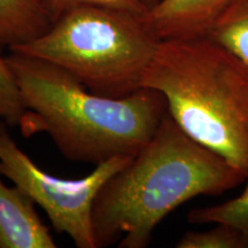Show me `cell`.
Instances as JSON below:
<instances>
[{
    "mask_svg": "<svg viewBox=\"0 0 248 248\" xmlns=\"http://www.w3.org/2000/svg\"><path fill=\"white\" fill-rule=\"evenodd\" d=\"M207 37L248 67V0H233L213 24Z\"/></svg>",
    "mask_w": 248,
    "mask_h": 248,
    "instance_id": "obj_9",
    "label": "cell"
},
{
    "mask_svg": "<svg viewBox=\"0 0 248 248\" xmlns=\"http://www.w3.org/2000/svg\"><path fill=\"white\" fill-rule=\"evenodd\" d=\"M27 116L20 86L7 58L0 52V121L8 126H22Z\"/></svg>",
    "mask_w": 248,
    "mask_h": 248,
    "instance_id": "obj_11",
    "label": "cell"
},
{
    "mask_svg": "<svg viewBox=\"0 0 248 248\" xmlns=\"http://www.w3.org/2000/svg\"><path fill=\"white\" fill-rule=\"evenodd\" d=\"M44 2L51 14L52 21L58 18L67 9L83 5L122 9L139 15H144L147 12L139 0H44Z\"/></svg>",
    "mask_w": 248,
    "mask_h": 248,
    "instance_id": "obj_13",
    "label": "cell"
},
{
    "mask_svg": "<svg viewBox=\"0 0 248 248\" xmlns=\"http://www.w3.org/2000/svg\"><path fill=\"white\" fill-rule=\"evenodd\" d=\"M52 21L44 0H0V44H24L44 33Z\"/></svg>",
    "mask_w": 248,
    "mask_h": 248,
    "instance_id": "obj_8",
    "label": "cell"
},
{
    "mask_svg": "<svg viewBox=\"0 0 248 248\" xmlns=\"http://www.w3.org/2000/svg\"><path fill=\"white\" fill-rule=\"evenodd\" d=\"M233 0H160L142 15L159 40L207 36Z\"/></svg>",
    "mask_w": 248,
    "mask_h": 248,
    "instance_id": "obj_6",
    "label": "cell"
},
{
    "mask_svg": "<svg viewBox=\"0 0 248 248\" xmlns=\"http://www.w3.org/2000/svg\"><path fill=\"white\" fill-rule=\"evenodd\" d=\"M141 88L184 131L248 179V67L209 37L160 40Z\"/></svg>",
    "mask_w": 248,
    "mask_h": 248,
    "instance_id": "obj_3",
    "label": "cell"
},
{
    "mask_svg": "<svg viewBox=\"0 0 248 248\" xmlns=\"http://www.w3.org/2000/svg\"><path fill=\"white\" fill-rule=\"evenodd\" d=\"M193 224H230L240 229L248 237V185L234 199L216 206L193 209L187 215Z\"/></svg>",
    "mask_w": 248,
    "mask_h": 248,
    "instance_id": "obj_10",
    "label": "cell"
},
{
    "mask_svg": "<svg viewBox=\"0 0 248 248\" xmlns=\"http://www.w3.org/2000/svg\"><path fill=\"white\" fill-rule=\"evenodd\" d=\"M206 231H188L178 240V248H248V237L240 229L216 223Z\"/></svg>",
    "mask_w": 248,
    "mask_h": 248,
    "instance_id": "obj_12",
    "label": "cell"
},
{
    "mask_svg": "<svg viewBox=\"0 0 248 248\" xmlns=\"http://www.w3.org/2000/svg\"><path fill=\"white\" fill-rule=\"evenodd\" d=\"M6 58L28 110L23 132H46L74 162L98 166L113 157L133 156L168 111L157 90L140 88L123 98L105 97L51 62L14 51Z\"/></svg>",
    "mask_w": 248,
    "mask_h": 248,
    "instance_id": "obj_2",
    "label": "cell"
},
{
    "mask_svg": "<svg viewBox=\"0 0 248 248\" xmlns=\"http://www.w3.org/2000/svg\"><path fill=\"white\" fill-rule=\"evenodd\" d=\"M139 1H140L141 4L145 6V8H146L147 11H148V9L152 8V7H153V6L156 5L157 2L160 1V0H139Z\"/></svg>",
    "mask_w": 248,
    "mask_h": 248,
    "instance_id": "obj_14",
    "label": "cell"
},
{
    "mask_svg": "<svg viewBox=\"0 0 248 248\" xmlns=\"http://www.w3.org/2000/svg\"><path fill=\"white\" fill-rule=\"evenodd\" d=\"M131 159L113 157L95 166L90 175L82 178L55 177L17 146L7 124L0 121V173L38 204L54 230L68 235L78 248H97L92 225L95 197L107 179Z\"/></svg>",
    "mask_w": 248,
    "mask_h": 248,
    "instance_id": "obj_5",
    "label": "cell"
},
{
    "mask_svg": "<svg viewBox=\"0 0 248 248\" xmlns=\"http://www.w3.org/2000/svg\"><path fill=\"white\" fill-rule=\"evenodd\" d=\"M159 42L142 15L83 5L67 9L44 33L9 51L51 62L93 93L123 98L141 88Z\"/></svg>",
    "mask_w": 248,
    "mask_h": 248,
    "instance_id": "obj_4",
    "label": "cell"
},
{
    "mask_svg": "<svg viewBox=\"0 0 248 248\" xmlns=\"http://www.w3.org/2000/svg\"><path fill=\"white\" fill-rule=\"evenodd\" d=\"M245 179L167 111L151 140L98 192L92 212L95 247H147L155 228L181 204L224 193Z\"/></svg>",
    "mask_w": 248,
    "mask_h": 248,
    "instance_id": "obj_1",
    "label": "cell"
},
{
    "mask_svg": "<svg viewBox=\"0 0 248 248\" xmlns=\"http://www.w3.org/2000/svg\"><path fill=\"white\" fill-rule=\"evenodd\" d=\"M0 173V248H55V241L35 209L16 186L9 187Z\"/></svg>",
    "mask_w": 248,
    "mask_h": 248,
    "instance_id": "obj_7",
    "label": "cell"
}]
</instances>
